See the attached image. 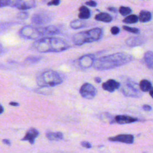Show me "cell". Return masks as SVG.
Here are the masks:
<instances>
[{"label": "cell", "mask_w": 153, "mask_h": 153, "mask_svg": "<svg viewBox=\"0 0 153 153\" xmlns=\"http://www.w3.org/2000/svg\"><path fill=\"white\" fill-rule=\"evenodd\" d=\"M28 16V14L27 12H22L19 13L18 15V17L21 19H25L27 18Z\"/></svg>", "instance_id": "4dcf8cb0"}, {"label": "cell", "mask_w": 153, "mask_h": 153, "mask_svg": "<svg viewBox=\"0 0 153 153\" xmlns=\"http://www.w3.org/2000/svg\"><path fill=\"white\" fill-rule=\"evenodd\" d=\"M144 61L148 68L153 69V52L148 51L144 54Z\"/></svg>", "instance_id": "e0dca14e"}, {"label": "cell", "mask_w": 153, "mask_h": 153, "mask_svg": "<svg viewBox=\"0 0 153 153\" xmlns=\"http://www.w3.org/2000/svg\"><path fill=\"white\" fill-rule=\"evenodd\" d=\"M120 13L123 16H127L132 13V10L127 7H120L119 10Z\"/></svg>", "instance_id": "d4e9b609"}, {"label": "cell", "mask_w": 153, "mask_h": 153, "mask_svg": "<svg viewBox=\"0 0 153 153\" xmlns=\"http://www.w3.org/2000/svg\"><path fill=\"white\" fill-rule=\"evenodd\" d=\"M3 111H4V109H3V107L0 105V114H1V113H3Z\"/></svg>", "instance_id": "ab89813d"}, {"label": "cell", "mask_w": 153, "mask_h": 153, "mask_svg": "<svg viewBox=\"0 0 153 153\" xmlns=\"http://www.w3.org/2000/svg\"><path fill=\"white\" fill-rule=\"evenodd\" d=\"M108 10L111 11H113V12H116L117 11L116 9H115V7H109L108 9Z\"/></svg>", "instance_id": "d590c367"}, {"label": "cell", "mask_w": 153, "mask_h": 153, "mask_svg": "<svg viewBox=\"0 0 153 153\" xmlns=\"http://www.w3.org/2000/svg\"><path fill=\"white\" fill-rule=\"evenodd\" d=\"M41 59V57L39 56H31L28 57L26 60L27 62H28L29 63H36L38 61H39Z\"/></svg>", "instance_id": "4316f807"}, {"label": "cell", "mask_w": 153, "mask_h": 153, "mask_svg": "<svg viewBox=\"0 0 153 153\" xmlns=\"http://www.w3.org/2000/svg\"><path fill=\"white\" fill-rule=\"evenodd\" d=\"M60 0H52L51 1H50L47 5L48 6H58L59 4H60Z\"/></svg>", "instance_id": "f546056e"}, {"label": "cell", "mask_w": 153, "mask_h": 153, "mask_svg": "<svg viewBox=\"0 0 153 153\" xmlns=\"http://www.w3.org/2000/svg\"><path fill=\"white\" fill-rule=\"evenodd\" d=\"M37 82L40 87H54L60 84L63 80L56 71L48 70L42 72L37 77Z\"/></svg>", "instance_id": "277c9868"}, {"label": "cell", "mask_w": 153, "mask_h": 153, "mask_svg": "<svg viewBox=\"0 0 153 153\" xmlns=\"http://www.w3.org/2000/svg\"><path fill=\"white\" fill-rule=\"evenodd\" d=\"M109 140L113 142H120L126 144H133L134 141V137L132 135L129 134H123L119 135L114 137H111L109 138Z\"/></svg>", "instance_id": "8fae6325"}, {"label": "cell", "mask_w": 153, "mask_h": 153, "mask_svg": "<svg viewBox=\"0 0 153 153\" xmlns=\"http://www.w3.org/2000/svg\"><path fill=\"white\" fill-rule=\"evenodd\" d=\"M10 105H11V106H19V103H17V102H10Z\"/></svg>", "instance_id": "74e56055"}, {"label": "cell", "mask_w": 153, "mask_h": 153, "mask_svg": "<svg viewBox=\"0 0 153 153\" xmlns=\"http://www.w3.org/2000/svg\"><path fill=\"white\" fill-rule=\"evenodd\" d=\"M34 49L40 53L61 52L70 48L64 40L53 37H44L37 40L32 45Z\"/></svg>", "instance_id": "7a4b0ae2"}, {"label": "cell", "mask_w": 153, "mask_h": 153, "mask_svg": "<svg viewBox=\"0 0 153 153\" xmlns=\"http://www.w3.org/2000/svg\"><path fill=\"white\" fill-rule=\"evenodd\" d=\"M81 145L83 147H85L86 148H91L92 147V145L91 144L88 142H86V141H83V142H81Z\"/></svg>", "instance_id": "d6a6232c"}, {"label": "cell", "mask_w": 153, "mask_h": 153, "mask_svg": "<svg viewBox=\"0 0 153 153\" xmlns=\"http://www.w3.org/2000/svg\"><path fill=\"white\" fill-rule=\"evenodd\" d=\"M142 108L145 111H150L152 110L151 106L150 105H144L142 106Z\"/></svg>", "instance_id": "836d02e7"}, {"label": "cell", "mask_w": 153, "mask_h": 153, "mask_svg": "<svg viewBox=\"0 0 153 153\" xmlns=\"http://www.w3.org/2000/svg\"><path fill=\"white\" fill-rule=\"evenodd\" d=\"M120 86V84L114 80L110 79L103 83L102 84V88L109 92H113L116 89H118Z\"/></svg>", "instance_id": "7c38bea8"}, {"label": "cell", "mask_w": 153, "mask_h": 153, "mask_svg": "<svg viewBox=\"0 0 153 153\" xmlns=\"http://www.w3.org/2000/svg\"><path fill=\"white\" fill-rule=\"evenodd\" d=\"M138 120L136 118L132 117L127 116H117L115 118V121L120 124H129L137 121Z\"/></svg>", "instance_id": "5bb4252c"}, {"label": "cell", "mask_w": 153, "mask_h": 153, "mask_svg": "<svg viewBox=\"0 0 153 153\" xmlns=\"http://www.w3.org/2000/svg\"><path fill=\"white\" fill-rule=\"evenodd\" d=\"M149 95L150 96L152 97V98H153V88H152L150 91H149Z\"/></svg>", "instance_id": "f35d334b"}, {"label": "cell", "mask_w": 153, "mask_h": 153, "mask_svg": "<svg viewBox=\"0 0 153 153\" xmlns=\"http://www.w3.org/2000/svg\"><path fill=\"white\" fill-rule=\"evenodd\" d=\"M86 5L89 6L90 7H95L97 6V3L96 2H95V1H93V0H91L89 1H87L85 3Z\"/></svg>", "instance_id": "1f68e13d"}, {"label": "cell", "mask_w": 153, "mask_h": 153, "mask_svg": "<svg viewBox=\"0 0 153 153\" xmlns=\"http://www.w3.org/2000/svg\"><path fill=\"white\" fill-rule=\"evenodd\" d=\"M136 84L132 81H128L123 86L122 89V92L127 96L138 98L141 95L140 92L138 91Z\"/></svg>", "instance_id": "52a82bcc"}, {"label": "cell", "mask_w": 153, "mask_h": 153, "mask_svg": "<svg viewBox=\"0 0 153 153\" xmlns=\"http://www.w3.org/2000/svg\"><path fill=\"white\" fill-rule=\"evenodd\" d=\"M79 11L80 13L78 14V17L80 19L85 20L90 18L91 13L90 10L87 7L85 6H81L79 9Z\"/></svg>", "instance_id": "ac0fdd59"}, {"label": "cell", "mask_w": 153, "mask_h": 153, "mask_svg": "<svg viewBox=\"0 0 153 153\" xmlns=\"http://www.w3.org/2000/svg\"><path fill=\"white\" fill-rule=\"evenodd\" d=\"M145 41L144 37H131L129 38L126 42L130 47H135L142 45Z\"/></svg>", "instance_id": "4fadbf2b"}, {"label": "cell", "mask_w": 153, "mask_h": 153, "mask_svg": "<svg viewBox=\"0 0 153 153\" xmlns=\"http://www.w3.org/2000/svg\"><path fill=\"white\" fill-rule=\"evenodd\" d=\"M95 19L98 21L103 22H111L113 20L112 17L108 13H101L95 16Z\"/></svg>", "instance_id": "d6986e66"}, {"label": "cell", "mask_w": 153, "mask_h": 153, "mask_svg": "<svg viewBox=\"0 0 153 153\" xmlns=\"http://www.w3.org/2000/svg\"><path fill=\"white\" fill-rule=\"evenodd\" d=\"M11 3V0H0V8L10 6Z\"/></svg>", "instance_id": "83f0119b"}, {"label": "cell", "mask_w": 153, "mask_h": 153, "mask_svg": "<svg viewBox=\"0 0 153 153\" xmlns=\"http://www.w3.org/2000/svg\"><path fill=\"white\" fill-rule=\"evenodd\" d=\"M10 6L20 10H26L34 8L35 4L32 0H14L11 3Z\"/></svg>", "instance_id": "ba28073f"}, {"label": "cell", "mask_w": 153, "mask_h": 153, "mask_svg": "<svg viewBox=\"0 0 153 153\" xmlns=\"http://www.w3.org/2000/svg\"><path fill=\"white\" fill-rule=\"evenodd\" d=\"M111 32L113 35H117L120 32V29L117 27H113L111 29Z\"/></svg>", "instance_id": "f1b7e54d"}, {"label": "cell", "mask_w": 153, "mask_h": 153, "mask_svg": "<svg viewBox=\"0 0 153 153\" xmlns=\"http://www.w3.org/2000/svg\"><path fill=\"white\" fill-rule=\"evenodd\" d=\"M95 60V57L93 55H86L80 57L78 63L82 69H87L93 66Z\"/></svg>", "instance_id": "30bf717a"}, {"label": "cell", "mask_w": 153, "mask_h": 153, "mask_svg": "<svg viewBox=\"0 0 153 153\" xmlns=\"http://www.w3.org/2000/svg\"><path fill=\"white\" fill-rule=\"evenodd\" d=\"M139 88L142 92H149L150 90L152 89L151 83L148 80H142L139 83Z\"/></svg>", "instance_id": "44dd1931"}, {"label": "cell", "mask_w": 153, "mask_h": 153, "mask_svg": "<svg viewBox=\"0 0 153 153\" xmlns=\"http://www.w3.org/2000/svg\"><path fill=\"white\" fill-rule=\"evenodd\" d=\"M102 37V29L99 28H95L89 31L78 32L75 34L73 37V41L75 45L81 46L85 43L98 41Z\"/></svg>", "instance_id": "3957f363"}, {"label": "cell", "mask_w": 153, "mask_h": 153, "mask_svg": "<svg viewBox=\"0 0 153 153\" xmlns=\"http://www.w3.org/2000/svg\"><path fill=\"white\" fill-rule=\"evenodd\" d=\"M20 35L25 39L39 40L44 38L42 28L32 26H25L19 31Z\"/></svg>", "instance_id": "5b68a950"}, {"label": "cell", "mask_w": 153, "mask_h": 153, "mask_svg": "<svg viewBox=\"0 0 153 153\" xmlns=\"http://www.w3.org/2000/svg\"><path fill=\"white\" fill-rule=\"evenodd\" d=\"M2 50H3V49H2V46H1V45H0V53H1V52H2Z\"/></svg>", "instance_id": "60d3db41"}, {"label": "cell", "mask_w": 153, "mask_h": 153, "mask_svg": "<svg viewBox=\"0 0 153 153\" xmlns=\"http://www.w3.org/2000/svg\"><path fill=\"white\" fill-rule=\"evenodd\" d=\"M3 142L4 144L8 145H11V142L9 140V139H3Z\"/></svg>", "instance_id": "e575fe53"}, {"label": "cell", "mask_w": 153, "mask_h": 153, "mask_svg": "<svg viewBox=\"0 0 153 153\" xmlns=\"http://www.w3.org/2000/svg\"><path fill=\"white\" fill-rule=\"evenodd\" d=\"M151 14L148 11H141L139 16V20L141 22H147L151 19Z\"/></svg>", "instance_id": "7402d4cb"}, {"label": "cell", "mask_w": 153, "mask_h": 153, "mask_svg": "<svg viewBox=\"0 0 153 153\" xmlns=\"http://www.w3.org/2000/svg\"><path fill=\"white\" fill-rule=\"evenodd\" d=\"M123 28L125 31L131 32V33H133V34H138L139 32V30L135 28H131V27H127V26H123Z\"/></svg>", "instance_id": "484cf974"}, {"label": "cell", "mask_w": 153, "mask_h": 153, "mask_svg": "<svg viewBox=\"0 0 153 153\" xmlns=\"http://www.w3.org/2000/svg\"><path fill=\"white\" fill-rule=\"evenodd\" d=\"M139 20V17L136 15L132 14L125 17L123 20V22L126 24H135Z\"/></svg>", "instance_id": "cb8c5ba5"}, {"label": "cell", "mask_w": 153, "mask_h": 153, "mask_svg": "<svg viewBox=\"0 0 153 153\" xmlns=\"http://www.w3.org/2000/svg\"><path fill=\"white\" fill-rule=\"evenodd\" d=\"M86 23L83 20L77 19L73 20L70 23V27L74 29H78L84 27H85Z\"/></svg>", "instance_id": "ffe728a7"}, {"label": "cell", "mask_w": 153, "mask_h": 153, "mask_svg": "<svg viewBox=\"0 0 153 153\" xmlns=\"http://www.w3.org/2000/svg\"><path fill=\"white\" fill-rule=\"evenodd\" d=\"M80 93L81 96L85 99H92L96 95L97 91L92 84L86 83L81 87Z\"/></svg>", "instance_id": "8992f818"}, {"label": "cell", "mask_w": 153, "mask_h": 153, "mask_svg": "<svg viewBox=\"0 0 153 153\" xmlns=\"http://www.w3.org/2000/svg\"><path fill=\"white\" fill-rule=\"evenodd\" d=\"M42 30L44 37H46V36L51 37L52 35H57L60 33V30L55 26H48L45 27H42Z\"/></svg>", "instance_id": "2e32d148"}, {"label": "cell", "mask_w": 153, "mask_h": 153, "mask_svg": "<svg viewBox=\"0 0 153 153\" xmlns=\"http://www.w3.org/2000/svg\"><path fill=\"white\" fill-rule=\"evenodd\" d=\"M38 131L35 129H30L26 134L25 136L22 139V141H28L31 144H33L35 142V139L38 136Z\"/></svg>", "instance_id": "9a60e30c"}, {"label": "cell", "mask_w": 153, "mask_h": 153, "mask_svg": "<svg viewBox=\"0 0 153 153\" xmlns=\"http://www.w3.org/2000/svg\"><path fill=\"white\" fill-rule=\"evenodd\" d=\"M50 20V16L43 13H35L32 16L31 19L32 23L35 26H41L48 23Z\"/></svg>", "instance_id": "9c48e42d"}, {"label": "cell", "mask_w": 153, "mask_h": 153, "mask_svg": "<svg viewBox=\"0 0 153 153\" xmlns=\"http://www.w3.org/2000/svg\"><path fill=\"white\" fill-rule=\"evenodd\" d=\"M47 138L51 141H59L63 139V134L60 132H47L46 133Z\"/></svg>", "instance_id": "603a6c76"}, {"label": "cell", "mask_w": 153, "mask_h": 153, "mask_svg": "<svg viewBox=\"0 0 153 153\" xmlns=\"http://www.w3.org/2000/svg\"><path fill=\"white\" fill-rule=\"evenodd\" d=\"M95 81L97 83H100L101 82V79L99 77H96L95 78Z\"/></svg>", "instance_id": "8d00e7d4"}, {"label": "cell", "mask_w": 153, "mask_h": 153, "mask_svg": "<svg viewBox=\"0 0 153 153\" xmlns=\"http://www.w3.org/2000/svg\"><path fill=\"white\" fill-rule=\"evenodd\" d=\"M132 59L133 57L128 53H117L96 59L93 67L98 70H111L126 65Z\"/></svg>", "instance_id": "6da1fadb"}]
</instances>
